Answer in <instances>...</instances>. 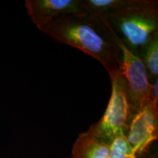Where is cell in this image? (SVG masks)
<instances>
[{"label": "cell", "instance_id": "7a4b0ae2", "mask_svg": "<svg viewBox=\"0 0 158 158\" xmlns=\"http://www.w3.org/2000/svg\"><path fill=\"white\" fill-rule=\"evenodd\" d=\"M107 17L120 40L137 55L158 32L157 0H130Z\"/></svg>", "mask_w": 158, "mask_h": 158}, {"label": "cell", "instance_id": "277c9868", "mask_svg": "<svg viewBox=\"0 0 158 158\" xmlns=\"http://www.w3.org/2000/svg\"><path fill=\"white\" fill-rule=\"evenodd\" d=\"M118 47L121 52L119 70L127 84L133 114L143 104L151 100L152 84L141 57L130 50L120 39Z\"/></svg>", "mask_w": 158, "mask_h": 158}, {"label": "cell", "instance_id": "8992f818", "mask_svg": "<svg viewBox=\"0 0 158 158\" xmlns=\"http://www.w3.org/2000/svg\"><path fill=\"white\" fill-rule=\"evenodd\" d=\"M25 6L31 21L40 31L64 15L86 13L82 0H27Z\"/></svg>", "mask_w": 158, "mask_h": 158}, {"label": "cell", "instance_id": "30bf717a", "mask_svg": "<svg viewBox=\"0 0 158 158\" xmlns=\"http://www.w3.org/2000/svg\"><path fill=\"white\" fill-rule=\"evenodd\" d=\"M110 158H138L124 135H120L110 144Z\"/></svg>", "mask_w": 158, "mask_h": 158}, {"label": "cell", "instance_id": "3957f363", "mask_svg": "<svg viewBox=\"0 0 158 158\" xmlns=\"http://www.w3.org/2000/svg\"><path fill=\"white\" fill-rule=\"evenodd\" d=\"M110 81L111 94L107 108L101 118L86 131L108 145L118 136L126 135L132 116L127 84L120 70Z\"/></svg>", "mask_w": 158, "mask_h": 158}, {"label": "cell", "instance_id": "ba28073f", "mask_svg": "<svg viewBox=\"0 0 158 158\" xmlns=\"http://www.w3.org/2000/svg\"><path fill=\"white\" fill-rule=\"evenodd\" d=\"M138 56L144 63L149 79L155 80L158 76V32L152 37L141 49Z\"/></svg>", "mask_w": 158, "mask_h": 158}, {"label": "cell", "instance_id": "8fae6325", "mask_svg": "<svg viewBox=\"0 0 158 158\" xmlns=\"http://www.w3.org/2000/svg\"><path fill=\"white\" fill-rule=\"evenodd\" d=\"M151 100L153 104L157 107L158 103V77L154 80V83L152 84L151 89Z\"/></svg>", "mask_w": 158, "mask_h": 158}, {"label": "cell", "instance_id": "6da1fadb", "mask_svg": "<svg viewBox=\"0 0 158 158\" xmlns=\"http://www.w3.org/2000/svg\"><path fill=\"white\" fill-rule=\"evenodd\" d=\"M42 32L57 42L74 47L92 56L106 69L110 78L119 72V38L106 15L86 13L64 15Z\"/></svg>", "mask_w": 158, "mask_h": 158}, {"label": "cell", "instance_id": "9c48e42d", "mask_svg": "<svg viewBox=\"0 0 158 158\" xmlns=\"http://www.w3.org/2000/svg\"><path fill=\"white\" fill-rule=\"evenodd\" d=\"M85 10L89 13L107 16L124 7L130 0H82Z\"/></svg>", "mask_w": 158, "mask_h": 158}, {"label": "cell", "instance_id": "52a82bcc", "mask_svg": "<svg viewBox=\"0 0 158 158\" xmlns=\"http://www.w3.org/2000/svg\"><path fill=\"white\" fill-rule=\"evenodd\" d=\"M72 158H110V145L84 132L74 142Z\"/></svg>", "mask_w": 158, "mask_h": 158}, {"label": "cell", "instance_id": "5b68a950", "mask_svg": "<svg viewBox=\"0 0 158 158\" xmlns=\"http://www.w3.org/2000/svg\"><path fill=\"white\" fill-rule=\"evenodd\" d=\"M126 139L137 157H141L158 138V108L149 100L132 114Z\"/></svg>", "mask_w": 158, "mask_h": 158}]
</instances>
